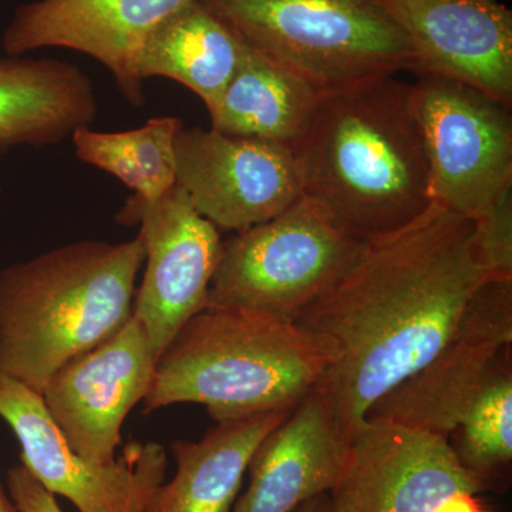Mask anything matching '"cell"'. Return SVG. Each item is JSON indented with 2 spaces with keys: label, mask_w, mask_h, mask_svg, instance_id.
Returning a JSON list of instances; mask_svg holds the SVG:
<instances>
[{
  "label": "cell",
  "mask_w": 512,
  "mask_h": 512,
  "mask_svg": "<svg viewBox=\"0 0 512 512\" xmlns=\"http://www.w3.org/2000/svg\"><path fill=\"white\" fill-rule=\"evenodd\" d=\"M413 52V73L512 104V12L498 0H380Z\"/></svg>",
  "instance_id": "9a60e30c"
},
{
  "label": "cell",
  "mask_w": 512,
  "mask_h": 512,
  "mask_svg": "<svg viewBox=\"0 0 512 512\" xmlns=\"http://www.w3.org/2000/svg\"><path fill=\"white\" fill-rule=\"evenodd\" d=\"M0 512H19L10 497L8 488L3 487L2 481H0Z\"/></svg>",
  "instance_id": "4316f807"
},
{
  "label": "cell",
  "mask_w": 512,
  "mask_h": 512,
  "mask_svg": "<svg viewBox=\"0 0 512 512\" xmlns=\"http://www.w3.org/2000/svg\"><path fill=\"white\" fill-rule=\"evenodd\" d=\"M292 154L303 194L362 241L406 227L431 205L412 84L396 76L320 94Z\"/></svg>",
  "instance_id": "7a4b0ae2"
},
{
  "label": "cell",
  "mask_w": 512,
  "mask_h": 512,
  "mask_svg": "<svg viewBox=\"0 0 512 512\" xmlns=\"http://www.w3.org/2000/svg\"><path fill=\"white\" fill-rule=\"evenodd\" d=\"M183 127L177 117H156L127 131L80 127L70 140L82 163L113 175L141 200L154 201L175 187V141Z\"/></svg>",
  "instance_id": "44dd1931"
},
{
  "label": "cell",
  "mask_w": 512,
  "mask_h": 512,
  "mask_svg": "<svg viewBox=\"0 0 512 512\" xmlns=\"http://www.w3.org/2000/svg\"><path fill=\"white\" fill-rule=\"evenodd\" d=\"M6 488L19 512H63L56 495L47 491L22 463L9 468Z\"/></svg>",
  "instance_id": "cb8c5ba5"
},
{
  "label": "cell",
  "mask_w": 512,
  "mask_h": 512,
  "mask_svg": "<svg viewBox=\"0 0 512 512\" xmlns=\"http://www.w3.org/2000/svg\"><path fill=\"white\" fill-rule=\"evenodd\" d=\"M431 512H484L477 494L458 493L444 500Z\"/></svg>",
  "instance_id": "d4e9b609"
},
{
  "label": "cell",
  "mask_w": 512,
  "mask_h": 512,
  "mask_svg": "<svg viewBox=\"0 0 512 512\" xmlns=\"http://www.w3.org/2000/svg\"><path fill=\"white\" fill-rule=\"evenodd\" d=\"M326 367L319 343L295 323L207 308L158 357L144 409L202 404L217 423L289 412L318 389Z\"/></svg>",
  "instance_id": "277c9868"
},
{
  "label": "cell",
  "mask_w": 512,
  "mask_h": 512,
  "mask_svg": "<svg viewBox=\"0 0 512 512\" xmlns=\"http://www.w3.org/2000/svg\"><path fill=\"white\" fill-rule=\"evenodd\" d=\"M175 164V185L220 231L272 220L305 195L292 151L256 138L184 126Z\"/></svg>",
  "instance_id": "7c38bea8"
},
{
  "label": "cell",
  "mask_w": 512,
  "mask_h": 512,
  "mask_svg": "<svg viewBox=\"0 0 512 512\" xmlns=\"http://www.w3.org/2000/svg\"><path fill=\"white\" fill-rule=\"evenodd\" d=\"M365 242L303 195L272 220L224 241L205 309L293 323L349 271Z\"/></svg>",
  "instance_id": "8992f818"
},
{
  "label": "cell",
  "mask_w": 512,
  "mask_h": 512,
  "mask_svg": "<svg viewBox=\"0 0 512 512\" xmlns=\"http://www.w3.org/2000/svg\"><path fill=\"white\" fill-rule=\"evenodd\" d=\"M488 279L474 222L431 202L406 227L366 241L299 315L293 323L328 359L316 392L349 439L380 399L439 355Z\"/></svg>",
  "instance_id": "6da1fadb"
},
{
  "label": "cell",
  "mask_w": 512,
  "mask_h": 512,
  "mask_svg": "<svg viewBox=\"0 0 512 512\" xmlns=\"http://www.w3.org/2000/svg\"><path fill=\"white\" fill-rule=\"evenodd\" d=\"M245 43L201 0L171 13L147 37L137 74L146 83L164 77L187 87L211 109L237 72Z\"/></svg>",
  "instance_id": "d6986e66"
},
{
  "label": "cell",
  "mask_w": 512,
  "mask_h": 512,
  "mask_svg": "<svg viewBox=\"0 0 512 512\" xmlns=\"http://www.w3.org/2000/svg\"><path fill=\"white\" fill-rule=\"evenodd\" d=\"M0 419L19 441L23 466L79 512H144L165 481L168 456L157 441L126 444L113 463L87 460L50 419L42 394L5 375H0Z\"/></svg>",
  "instance_id": "9c48e42d"
},
{
  "label": "cell",
  "mask_w": 512,
  "mask_h": 512,
  "mask_svg": "<svg viewBox=\"0 0 512 512\" xmlns=\"http://www.w3.org/2000/svg\"><path fill=\"white\" fill-rule=\"evenodd\" d=\"M431 202L477 221L512 194L511 107L473 87L419 76L412 86Z\"/></svg>",
  "instance_id": "52a82bcc"
},
{
  "label": "cell",
  "mask_w": 512,
  "mask_h": 512,
  "mask_svg": "<svg viewBox=\"0 0 512 512\" xmlns=\"http://www.w3.org/2000/svg\"><path fill=\"white\" fill-rule=\"evenodd\" d=\"M156 367L146 330L131 316L119 332L60 367L43 389V403L79 456L113 463L121 427L146 399Z\"/></svg>",
  "instance_id": "4fadbf2b"
},
{
  "label": "cell",
  "mask_w": 512,
  "mask_h": 512,
  "mask_svg": "<svg viewBox=\"0 0 512 512\" xmlns=\"http://www.w3.org/2000/svg\"><path fill=\"white\" fill-rule=\"evenodd\" d=\"M458 493L484 490L446 437L367 417L350 439L329 500L333 512H431Z\"/></svg>",
  "instance_id": "8fae6325"
},
{
  "label": "cell",
  "mask_w": 512,
  "mask_h": 512,
  "mask_svg": "<svg viewBox=\"0 0 512 512\" xmlns=\"http://www.w3.org/2000/svg\"><path fill=\"white\" fill-rule=\"evenodd\" d=\"M293 512H333L329 494L318 495V497L303 503L298 510Z\"/></svg>",
  "instance_id": "484cf974"
},
{
  "label": "cell",
  "mask_w": 512,
  "mask_h": 512,
  "mask_svg": "<svg viewBox=\"0 0 512 512\" xmlns=\"http://www.w3.org/2000/svg\"><path fill=\"white\" fill-rule=\"evenodd\" d=\"M350 439L326 397L309 394L256 448L249 481L232 512H293L329 494Z\"/></svg>",
  "instance_id": "2e32d148"
},
{
  "label": "cell",
  "mask_w": 512,
  "mask_h": 512,
  "mask_svg": "<svg viewBox=\"0 0 512 512\" xmlns=\"http://www.w3.org/2000/svg\"><path fill=\"white\" fill-rule=\"evenodd\" d=\"M474 229L491 279H512V194L474 221Z\"/></svg>",
  "instance_id": "603a6c76"
},
{
  "label": "cell",
  "mask_w": 512,
  "mask_h": 512,
  "mask_svg": "<svg viewBox=\"0 0 512 512\" xmlns=\"http://www.w3.org/2000/svg\"><path fill=\"white\" fill-rule=\"evenodd\" d=\"M458 463L485 491H503L512 467V362L505 360L454 433Z\"/></svg>",
  "instance_id": "7402d4cb"
},
{
  "label": "cell",
  "mask_w": 512,
  "mask_h": 512,
  "mask_svg": "<svg viewBox=\"0 0 512 512\" xmlns=\"http://www.w3.org/2000/svg\"><path fill=\"white\" fill-rule=\"evenodd\" d=\"M511 345L512 279H488L439 355L380 399L366 419L397 421L448 439L510 359Z\"/></svg>",
  "instance_id": "30bf717a"
},
{
  "label": "cell",
  "mask_w": 512,
  "mask_h": 512,
  "mask_svg": "<svg viewBox=\"0 0 512 512\" xmlns=\"http://www.w3.org/2000/svg\"><path fill=\"white\" fill-rule=\"evenodd\" d=\"M190 0H33L13 13L2 36L3 52L26 56L67 49L106 67L128 103H146L137 74L150 33Z\"/></svg>",
  "instance_id": "5bb4252c"
},
{
  "label": "cell",
  "mask_w": 512,
  "mask_h": 512,
  "mask_svg": "<svg viewBox=\"0 0 512 512\" xmlns=\"http://www.w3.org/2000/svg\"><path fill=\"white\" fill-rule=\"evenodd\" d=\"M256 52L319 94L413 72V52L380 0H201Z\"/></svg>",
  "instance_id": "5b68a950"
},
{
  "label": "cell",
  "mask_w": 512,
  "mask_h": 512,
  "mask_svg": "<svg viewBox=\"0 0 512 512\" xmlns=\"http://www.w3.org/2000/svg\"><path fill=\"white\" fill-rule=\"evenodd\" d=\"M320 94L298 74L245 45L227 89L208 109L212 130L293 150Z\"/></svg>",
  "instance_id": "ffe728a7"
},
{
  "label": "cell",
  "mask_w": 512,
  "mask_h": 512,
  "mask_svg": "<svg viewBox=\"0 0 512 512\" xmlns=\"http://www.w3.org/2000/svg\"><path fill=\"white\" fill-rule=\"evenodd\" d=\"M96 87L77 64L47 57H0V156L18 147L43 148L92 126Z\"/></svg>",
  "instance_id": "e0dca14e"
},
{
  "label": "cell",
  "mask_w": 512,
  "mask_h": 512,
  "mask_svg": "<svg viewBox=\"0 0 512 512\" xmlns=\"http://www.w3.org/2000/svg\"><path fill=\"white\" fill-rule=\"evenodd\" d=\"M116 221L140 228L146 259L133 318L146 330L158 360L185 323L207 306L224 239L177 185L154 201L131 194Z\"/></svg>",
  "instance_id": "ba28073f"
},
{
  "label": "cell",
  "mask_w": 512,
  "mask_h": 512,
  "mask_svg": "<svg viewBox=\"0 0 512 512\" xmlns=\"http://www.w3.org/2000/svg\"><path fill=\"white\" fill-rule=\"evenodd\" d=\"M289 412L217 423L201 440H174V477L158 485L144 512H232L256 448Z\"/></svg>",
  "instance_id": "ac0fdd59"
},
{
  "label": "cell",
  "mask_w": 512,
  "mask_h": 512,
  "mask_svg": "<svg viewBox=\"0 0 512 512\" xmlns=\"http://www.w3.org/2000/svg\"><path fill=\"white\" fill-rule=\"evenodd\" d=\"M146 249L84 239L0 271V375L42 394L60 367L133 316Z\"/></svg>",
  "instance_id": "3957f363"
}]
</instances>
